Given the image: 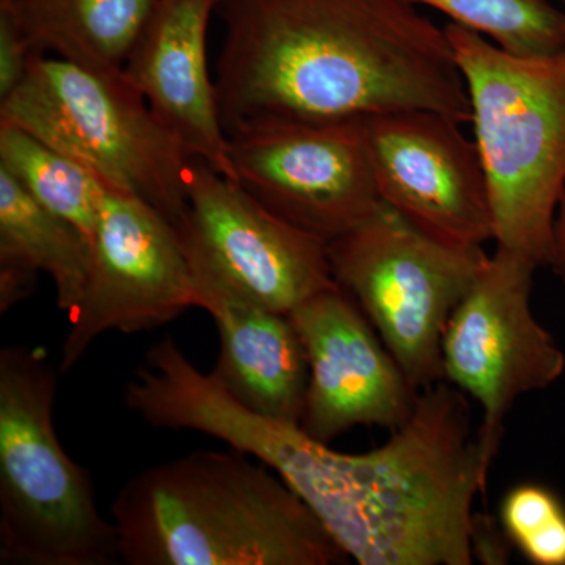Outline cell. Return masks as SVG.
<instances>
[{
	"mask_svg": "<svg viewBox=\"0 0 565 565\" xmlns=\"http://www.w3.org/2000/svg\"><path fill=\"white\" fill-rule=\"evenodd\" d=\"M228 158L256 202L326 244L384 203L363 118L247 122L228 134Z\"/></svg>",
	"mask_w": 565,
	"mask_h": 565,
	"instance_id": "8",
	"label": "cell"
},
{
	"mask_svg": "<svg viewBox=\"0 0 565 565\" xmlns=\"http://www.w3.org/2000/svg\"><path fill=\"white\" fill-rule=\"evenodd\" d=\"M493 215L497 247L548 267L565 191V50L511 54L449 22Z\"/></svg>",
	"mask_w": 565,
	"mask_h": 565,
	"instance_id": "3",
	"label": "cell"
},
{
	"mask_svg": "<svg viewBox=\"0 0 565 565\" xmlns=\"http://www.w3.org/2000/svg\"><path fill=\"white\" fill-rule=\"evenodd\" d=\"M92 245L0 170V311L32 296L39 274L54 282L58 310L73 313L87 286Z\"/></svg>",
	"mask_w": 565,
	"mask_h": 565,
	"instance_id": "15",
	"label": "cell"
},
{
	"mask_svg": "<svg viewBox=\"0 0 565 565\" xmlns=\"http://www.w3.org/2000/svg\"><path fill=\"white\" fill-rule=\"evenodd\" d=\"M307 352V403L300 427L330 445L353 427L394 430L414 414L419 393L355 300L341 288L316 294L292 311Z\"/></svg>",
	"mask_w": 565,
	"mask_h": 565,
	"instance_id": "12",
	"label": "cell"
},
{
	"mask_svg": "<svg viewBox=\"0 0 565 565\" xmlns=\"http://www.w3.org/2000/svg\"><path fill=\"white\" fill-rule=\"evenodd\" d=\"M35 55L14 0H0V102L20 87Z\"/></svg>",
	"mask_w": 565,
	"mask_h": 565,
	"instance_id": "20",
	"label": "cell"
},
{
	"mask_svg": "<svg viewBox=\"0 0 565 565\" xmlns=\"http://www.w3.org/2000/svg\"><path fill=\"white\" fill-rule=\"evenodd\" d=\"M188 192L182 247L256 303L289 316L337 285L327 244L277 217L239 182L193 159Z\"/></svg>",
	"mask_w": 565,
	"mask_h": 565,
	"instance_id": "10",
	"label": "cell"
},
{
	"mask_svg": "<svg viewBox=\"0 0 565 565\" xmlns=\"http://www.w3.org/2000/svg\"><path fill=\"white\" fill-rule=\"evenodd\" d=\"M215 7L217 0H158L122 76L193 159L234 180L228 136L207 68V28Z\"/></svg>",
	"mask_w": 565,
	"mask_h": 565,
	"instance_id": "13",
	"label": "cell"
},
{
	"mask_svg": "<svg viewBox=\"0 0 565 565\" xmlns=\"http://www.w3.org/2000/svg\"><path fill=\"white\" fill-rule=\"evenodd\" d=\"M327 252L334 281L362 308L411 384L423 392L445 382V330L484 267V248L440 243L382 203Z\"/></svg>",
	"mask_w": 565,
	"mask_h": 565,
	"instance_id": "6",
	"label": "cell"
},
{
	"mask_svg": "<svg viewBox=\"0 0 565 565\" xmlns=\"http://www.w3.org/2000/svg\"><path fill=\"white\" fill-rule=\"evenodd\" d=\"M557 2L563 3V6L565 7V0H557Z\"/></svg>",
	"mask_w": 565,
	"mask_h": 565,
	"instance_id": "23",
	"label": "cell"
},
{
	"mask_svg": "<svg viewBox=\"0 0 565 565\" xmlns=\"http://www.w3.org/2000/svg\"><path fill=\"white\" fill-rule=\"evenodd\" d=\"M158 0H14L39 54L120 73Z\"/></svg>",
	"mask_w": 565,
	"mask_h": 565,
	"instance_id": "16",
	"label": "cell"
},
{
	"mask_svg": "<svg viewBox=\"0 0 565 565\" xmlns=\"http://www.w3.org/2000/svg\"><path fill=\"white\" fill-rule=\"evenodd\" d=\"M0 121L46 141L114 191L136 196L174 228L189 210L193 158L120 73L39 54L0 102Z\"/></svg>",
	"mask_w": 565,
	"mask_h": 565,
	"instance_id": "5",
	"label": "cell"
},
{
	"mask_svg": "<svg viewBox=\"0 0 565 565\" xmlns=\"http://www.w3.org/2000/svg\"><path fill=\"white\" fill-rule=\"evenodd\" d=\"M470 548L475 563L482 565H504L511 561L514 550L500 519L484 512H476L471 519Z\"/></svg>",
	"mask_w": 565,
	"mask_h": 565,
	"instance_id": "21",
	"label": "cell"
},
{
	"mask_svg": "<svg viewBox=\"0 0 565 565\" xmlns=\"http://www.w3.org/2000/svg\"><path fill=\"white\" fill-rule=\"evenodd\" d=\"M548 269L555 274L557 280L565 288V191L557 207L555 234H553L552 256H550Z\"/></svg>",
	"mask_w": 565,
	"mask_h": 565,
	"instance_id": "22",
	"label": "cell"
},
{
	"mask_svg": "<svg viewBox=\"0 0 565 565\" xmlns=\"http://www.w3.org/2000/svg\"><path fill=\"white\" fill-rule=\"evenodd\" d=\"M128 565H333L349 561L291 487L250 456L196 451L147 468L110 509Z\"/></svg>",
	"mask_w": 565,
	"mask_h": 565,
	"instance_id": "2",
	"label": "cell"
},
{
	"mask_svg": "<svg viewBox=\"0 0 565 565\" xmlns=\"http://www.w3.org/2000/svg\"><path fill=\"white\" fill-rule=\"evenodd\" d=\"M539 267L497 247L457 305L441 343L445 382L481 407L476 429L487 471L520 397L548 388L565 373V353L531 308Z\"/></svg>",
	"mask_w": 565,
	"mask_h": 565,
	"instance_id": "7",
	"label": "cell"
},
{
	"mask_svg": "<svg viewBox=\"0 0 565 565\" xmlns=\"http://www.w3.org/2000/svg\"><path fill=\"white\" fill-rule=\"evenodd\" d=\"M46 352L0 351V564L111 565L114 522L54 426L57 374Z\"/></svg>",
	"mask_w": 565,
	"mask_h": 565,
	"instance_id": "4",
	"label": "cell"
},
{
	"mask_svg": "<svg viewBox=\"0 0 565 565\" xmlns=\"http://www.w3.org/2000/svg\"><path fill=\"white\" fill-rule=\"evenodd\" d=\"M382 202L440 243L482 248L493 239L489 185L462 122L429 110L363 118Z\"/></svg>",
	"mask_w": 565,
	"mask_h": 565,
	"instance_id": "11",
	"label": "cell"
},
{
	"mask_svg": "<svg viewBox=\"0 0 565 565\" xmlns=\"http://www.w3.org/2000/svg\"><path fill=\"white\" fill-rule=\"evenodd\" d=\"M441 11L511 54L537 57L565 50V10L550 0H408Z\"/></svg>",
	"mask_w": 565,
	"mask_h": 565,
	"instance_id": "18",
	"label": "cell"
},
{
	"mask_svg": "<svg viewBox=\"0 0 565 565\" xmlns=\"http://www.w3.org/2000/svg\"><path fill=\"white\" fill-rule=\"evenodd\" d=\"M498 519L527 563L565 565V504L550 487H512L501 500Z\"/></svg>",
	"mask_w": 565,
	"mask_h": 565,
	"instance_id": "19",
	"label": "cell"
},
{
	"mask_svg": "<svg viewBox=\"0 0 565 565\" xmlns=\"http://www.w3.org/2000/svg\"><path fill=\"white\" fill-rule=\"evenodd\" d=\"M196 305L180 233L150 204L106 185L79 305L70 315L61 373L107 332L139 333L173 322Z\"/></svg>",
	"mask_w": 565,
	"mask_h": 565,
	"instance_id": "9",
	"label": "cell"
},
{
	"mask_svg": "<svg viewBox=\"0 0 565 565\" xmlns=\"http://www.w3.org/2000/svg\"><path fill=\"white\" fill-rule=\"evenodd\" d=\"M185 255L196 305L214 319L221 340L215 381L256 414L300 426L310 370L291 316L256 303L202 258Z\"/></svg>",
	"mask_w": 565,
	"mask_h": 565,
	"instance_id": "14",
	"label": "cell"
},
{
	"mask_svg": "<svg viewBox=\"0 0 565 565\" xmlns=\"http://www.w3.org/2000/svg\"><path fill=\"white\" fill-rule=\"evenodd\" d=\"M226 136L263 120L429 110L471 121L451 41L408 0H217Z\"/></svg>",
	"mask_w": 565,
	"mask_h": 565,
	"instance_id": "1",
	"label": "cell"
},
{
	"mask_svg": "<svg viewBox=\"0 0 565 565\" xmlns=\"http://www.w3.org/2000/svg\"><path fill=\"white\" fill-rule=\"evenodd\" d=\"M0 170L41 206L73 223L93 245L106 189L95 174L33 134L3 121Z\"/></svg>",
	"mask_w": 565,
	"mask_h": 565,
	"instance_id": "17",
	"label": "cell"
}]
</instances>
